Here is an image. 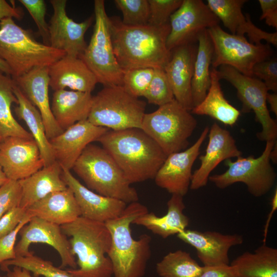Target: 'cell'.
Wrapping results in <instances>:
<instances>
[{
  "mask_svg": "<svg viewBox=\"0 0 277 277\" xmlns=\"http://www.w3.org/2000/svg\"><path fill=\"white\" fill-rule=\"evenodd\" d=\"M146 103L123 86H104L95 95L87 120L112 130L141 128Z\"/></svg>",
  "mask_w": 277,
  "mask_h": 277,
  "instance_id": "7",
  "label": "cell"
},
{
  "mask_svg": "<svg viewBox=\"0 0 277 277\" xmlns=\"http://www.w3.org/2000/svg\"><path fill=\"white\" fill-rule=\"evenodd\" d=\"M177 238L194 247L203 266L229 264L230 249L243 243L242 235L223 234L217 231L205 232L185 229L179 233Z\"/></svg>",
  "mask_w": 277,
  "mask_h": 277,
  "instance_id": "20",
  "label": "cell"
},
{
  "mask_svg": "<svg viewBox=\"0 0 277 277\" xmlns=\"http://www.w3.org/2000/svg\"><path fill=\"white\" fill-rule=\"evenodd\" d=\"M95 23L90 42L80 57L104 86H122L123 71L115 57L110 19L103 0L94 1Z\"/></svg>",
  "mask_w": 277,
  "mask_h": 277,
  "instance_id": "9",
  "label": "cell"
},
{
  "mask_svg": "<svg viewBox=\"0 0 277 277\" xmlns=\"http://www.w3.org/2000/svg\"><path fill=\"white\" fill-rule=\"evenodd\" d=\"M66 54L37 42L31 31L17 25L12 18L0 22V57L9 66L12 78L31 69L49 67Z\"/></svg>",
  "mask_w": 277,
  "mask_h": 277,
  "instance_id": "6",
  "label": "cell"
},
{
  "mask_svg": "<svg viewBox=\"0 0 277 277\" xmlns=\"http://www.w3.org/2000/svg\"><path fill=\"white\" fill-rule=\"evenodd\" d=\"M31 219V216L26 212L25 217L18 226L12 231L0 239V264L5 261L14 259L16 257L15 252L16 237L20 230L30 221Z\"/></svg>",
  "mask_w": 277,
  "mask_h": 277,
  "instance_id": "44",
  "label": "cell"
},
{
  "mask_svg": "<svg viewBox=\"0 0 277 277\" xmlns=\"http://www.w3.org/2000/svg\"><path fill=\"white\" fill-rule=\"evenodd\" d=\"M13 78L25 96L40 112L48 140L61 134L63 130L54 118L49 102L48 67L34 68Z\"/></svg>",
  "mask_w": 277,
  "mask_h": 277,
  "instance_id": "23",
  "label": "cell"
},
{
  "mask_svg": "<svg viewBox=\"0 0 277 277\" xmlns=\"http://www.w3.org/2000/svg\"><path fill=\"white\" fill-rule=\"evenodd\" d=\"M246 0H208L207 5L211 11L222 21L231 34L241 36L246 34L250 43H267L276 46L277 32L269 33L257 27L252 22L250 15L242 12Z\"/></svg>",
  "mask_w": 277,
  "mask_h": 277,
  "instance_id": "22",
  "label": "cell"
},
{
  "mask_svg": "<svg viewBox=\"0 0 277 277\" xmlns=\"http://www.w3.org/2000/svg\"><path fill=\"white\" fill-rule=\"evenodd\" d=\"M0 277H9V276H8L6 275H3V276L0 275Z\"/></svg>",
  "mask_w": 277,
  "mask_h": 277,
  "instance_id": "55",
  "label": "cell"
},
{
  "mask_svg": "<svg viewBox=\"0 0 277 277\" xmlns=\"http://www.w3.org/2000/svg\"><path fill=\"white\" fill-rule=\"evenodd\" d=\"M150 68L132 69L123 71V87L130 94L139 97L143 96L154 74Z\"/></svg>",
  "mask_w": 277,
  "mask_h": 277,
  "instance_id": "39",
  "label": "cell"
},
{
  "mask_svg": "<svg viewBox=\"0 0 277 277\" xmlns=\"http://www.w3.org/2000/svg\"><path fill=\"white\" fill-rule=\"evenodd\" d=\"M220 21L202 0H183L169 19L170 30L166 41L167 49L197 42L204 30L219 25Z\"/></svg>",
  "mask_w": 277,
  "mask_h": 277,
  "instance_id": "13",
  "label": "cell"
},
{
  "mask_svg": "<svg viewBox=\"0 0 277 277\" xmlns=\"http://www.w3.org/2000/svg\"><path fill=\"white\" fill-rule=\"evenodd\" d=\"M9 179L6 176L3 168L0 165V187L6 183Z\"/></svg>",
  "mask_w": 277,
  "mask_h": 277,
  "instance_id": "54",
  "label": "cell"
},
{
  "mask_svg": "<svg viewBox=\"0 0 277 277\" xmlns=\"http://www.w3.org/2000/svg\"><path fill=\"white\" fill-rule=\"evenodd\" d=\"M217 76L234 86L238 97L242 103V112L252 110L255 118L262 126V131L257 134L258 139L263 141H276L277 124L272 118L267 106L266 96L268 90L260 80L244 75L232 67L222 65L216 69Z\"/></svg>",
  "mask_w": 277,
  "mask_h": 277,
  "instance_id": "12",
  "label": "cell"
},
{
  "mask_svg": "<svg viewBox=\"0 0 277 277\" xmlns=\"http://www.w3.org/2000/svg\"><path fill=\"white\" fill-rule=\"evenodd\" d=\"M32 217H37L60 226L71 223L81 216L74 194L67 188L51 193L26 210Z\"/></svg>",
  "mask_w": 277,
  "mask_h": 277,
  "instance_id": "26",
  "label": "cell"
},
{
  "mask_svg": "<svg viewBox=\"0 0 277 277\" xmlns=\"http://www.w3.org/2000/svg\"><path fill=\"white\" fill-rule=\"evenodd\" d=\"M266 101L270 106V110L276 116L277 115V93L272 92L270 93L268 92L266 96Z\"/></svg>",
  "mask_w": 277,
  "mask_h": 277,
  "instance_id": "51",
  "label": "cell"
},
{
  "mask_svg": "<svg viewBox=\"0 0 277 277\" xmlns=\"http://www.w3.org/2000/svg\"><path fill=\"white\" fill-rule=\"evenodd\" d=\"M209 141L204 155L199 157L200 166L192 173L190 189L205 186L211 172L222 161L242 156L235 141L227 130L213 123L208 132Z\"/></svg>",
  "mask_w": 277,
  "mask_h": 277,
  "instance_id": "18",
  "label": "cell"
},
{
  "mask_svg": "<svg viewBox=\"0 0 277 277\" xmlns=\"http://www.w3.org/2000/svg\"><path fill=\"white\" fill-rule=\"evenodd\" d=\"M271 211L269 212L268 217L267 218V220L266 221V222L265 225L263 243H266L265 242L266 240V237L267 235L268 227L270 224V222L271 221L273 214L274 213V212L276 211L277 209V189H275V191H274V193L273 195L272 198L271 199Z\"/></svg>",
  "mask_w": 277,
  "mask_h": 277,
  "instance_id": "49",
  "label": "cell"
},
{
  "mask_svg": "<svg viewBox=\"0 0 277 277\" xmlns=\"http://www.w3.org/2000/svg\"><path fill=\"white\" fill-rule=\"evenodd\" d=\"M92 97L89 92L66 89L54 91L51 110L57 124L63 131L78 122L87 120Z\"/></svg>",
  "mask_w": 277,
  "mask_h": 277,
  "instance_id": "28",
  "label": "cell"
},
{
  "mask_svg": "<svg viewBox=\"0 0 277 277\" xmlns=\"http://www.w3.org/2000/svg\"><path fill=\"white\" fill-rule=\"evenodd\" d=\"M108 130L94 125L87 120L73 124L49 140L56 161L62 168L70 170L85 148L97 141Z\"/></svg>",
  "mask_w": 277,
  "mask_h": 277,
  "instance_id": "19",
  "label": "cell"
},
{
  "mask_svg": "<svg viewBox=\"0 0 277 277\" xmlns=\"http://www.w3.org/2000/svg\"><path fill=\"white\" fill-rule=\"evenodd\" d=\"M26 210L17 206L9 210L0 218V239L18 226L25 217Z\"/></svg>",
  "mask_w": 277,
  "mask_h": 277,
  "instance_id": "45",
  "label": "cell"
},
{
  "mask_svg": "<svg viewBox=\"0 0 277 277\" xmlns=\"http://www.w3.org/2000/svg\"><path fill=\"white\" fill-rule=\"evenodd\" d=\"M270 159L273 163H276L277 162V145L275 142L270 154Z\"/></svg>",
  "mask_w": 277,
  "mask_h": 277,
  "instance_id": "53",
  "label": "cell"
},
{
  "mask_svg": "<svg viewBox=\"0 0 277 277\" xmlns=\"http://www.w3.org/2000/svg\"><path fill=\"white\" fill-rule=\"evenodd\" d=\"M18 234L21 239L15 246L16 256L29 254L30 252L29 248L32 243L46 244L52 247L60 255L61 259L60 268L67 266L73 269L77 268L69 241L60 225L34 216L23 227Z\"/></svg>",
  "mask_w": 277,
  "mask_h": 277,
  "instance_id": "16",
  "label": "cell"
},
{
  "mask_svg": "<svg viewBox=\"0 0 277 277\" xmlns=\"http://www.w3.org/2000/svg\"><path fill=\"white\" fill-rule=\"evenodd\" d=\"M0 165L9 180L19 181L44 167L33 138L8 137L0 142Z\"/></svg>",
  "mask_w": 277,
  "mask_h": 277,
  "instance_id": "17",
  "label": "cell"
},
{
  "mask_svg": "<svg viewBox=\"0 0 277 277\" xmlns=\"http://www.w3.org/2000/svg\"><path fill=\"white\" fill-rule=\"evenodd\" d=\"M109 19L114 53L123 71L142 68L164 69L171 55L166 46L169 23L161 26H130L118 18Z\"/></svg>",
  "mask_w": 277,
  "mask_h": 277,
  "instance_id": "1",
  "label": "cell"
},
{
  "mask_svg": "<svg viewBox=\"0 0 277 277\" xmlns=\"http://www.w3.org/2000/svg\"><path fill=\"white\" fill-rule=\"evenodd\" d=\"M0 71L6 75L12 76V71L8 64L0 57Z\"/></svg>",
  "mask_w": 277,
  "mask_h": 277,
  "instance_id": "52",
  "label": "cell"
},
{
  "mask_svg": "<svg viewBox=\"0 0 277 277\" xmlns=\"http://www.w3.org/2000/svg\"><path fill=\"white\" fill-rule=\"evenodd\" d=\"M4 271L7 272L9 277H32L29 270L17 266H13L12 270L7 268Z\"/></svg>",
  "mask_w": 277,
  "mask_h": 277,
  "instance_id": "50",
  "label": "cell"
},
{
  "mask_svg": "<svg viewBox=\"0 0 277 277\" xmlns=\"http://www.w3.org/2000/svg\"><path fill=\"white\" fill-rule=\"evenodd\" d=\"M69 240L73 255L77 256L76 269H68L71 277H112L111 263L107 256L111 238L104 223L80 216L60 226Z\"/></svg>",
  "mask_w": 277,
  "mask_h": 277,
  "instance_id": "4",
  "label": "cell"
},
{
  "mask_svg": "<svg viewBox=\"0 0 277 277\" xmlns=\"http://www.w3.org/2000/svg\"><path fill=\"white\" fill-rule=\"evenodd\" d=\"M23 16L22 10L10 5L5 0H0V22L6 18L21 19Z\"/></svg>",
  "mask_w": 277,
  "mask_h": 277,
  "instance_id": "48",
  "label": "cell"
},
{
  "mask_svg": "<svg viewBox=\"0 0 277 277\" xmlns=\"http://www.w3.org/2000/svg\"><path fill=\"white\" fill-rule=\"evenodd\" d=\"M62 178L73 192L81 216L84 218L105 223L118 217L127 205L122 201L90 190L81 183L69 170L62 168Z\"/></svg>",
  "mask_w": 277,
  "mask_h": 277,
  "instance_id": "21",
  "label": "cell"
},
{
  "mask_svg": "<svg viewBox=\"0 0 277 277\" xmlns=\"http://www.w3.org/2000/svg\"><path fill=\"white\" fill-rule=\"evenodd\" d=\"M196 50L193 44L177 47L171 51L164 70L175 100L188 111L193 108L191 81Z\"/></svg>",
  "mask_w": 277,
  "mask_h": 277,
  "instance_id": "24",
  "label": "cell"
},
{
  "mask_svg": "<svg viewBox=\"0 0 277 277\" xmlns=\"http://www.w3.org/2000/svg\"><path fill=\"white\" fill-rule=\"evenodd\" d=\"M28 11L38 29V32L43 39L44 44L49 46L48 24L45 20L46 6L44 0H19Z\"/></svg>",
  "mask_w": 277,
  "mask_h": 277,
  "instance_id": "41",
  "label": "cell"
},
{
  "mask_svg": "<svg viewBox=\"0 0 277 277\" xmlns=\"http://www.w3.org/2000/svg\"><path fill=\"white\" fill-rule=\"evenodd\" d=\"M207 31L213 47L212 68L227 65L244 75L252 76L253 66L273 55L269 44H252L245 36L226 32L219 25Z\"/></svg>",
  "mask_w": 277,
  "mask_h": 277,
  "instance_id": "11",
  "label": "cell"
},
{
  "mask_svg": "<svg viewBox=\"0 0 277 277\" xmlns=\"http://www.w3.org/2000/svg\"><path fill=\"white\" fill-rule=\"evenodd\" d=\"M197 42L198 47L191 81V93L194 107L203 101L210 87V66L213 54V47L207 29L199 35Z\"/></svg>",
  "mask_w": 277,
  "mask_h": 277,
  "instance_id": "33",
  "label": "cell"
},
{
  "mask_svg": "<svg viewBox=\"0 0 277 277\" xmlns=\"http://www.w3.org/2000/svg\"><path fill=\"white\" fill-rule=\"evenodd\" d=\"M252 76L261 80L268 91L277 92V59L272 57L256 63L252 70Z\"/></svg>",
  "mask_w": 277,
  "mask_h": 277,
  "instance_id": "42",
  "label": "cell"
},
{
  "mask_svg": "<svg viewBox=\"0 0 277 277\" xmlns=\"http://www.w3.org/2000/svg\"><path fill=\"white\" fill-rule=\"evenodd\" d=\"M262 15L260 19H265L266 23L269 26L277 28V1L259 0Z\"/></svg>",
  "mask_w": 277,
  "mask_h": 277,
  "instance_id": "46",
  "label": "cell"
},
{
  "mask_svg": "<svg viewBox=\"0 0 277 277\" xmlns=\"http://www.w3.org/2000/svg\"><path fill=\"white\" fill-rule=\"evenodd\" d=\"M235 277H277V249L263 243L245 252L230 264Z\"/></svg>",
  "mask_w": 277,
  "mask_h": 277,
  "instance_id": "31",
  "label": "cell"
},
{
  "mask_svg": "<svg viewBox=\"0 0 277 277\" xmlns=\"http://www.w3.org/2000/svg\"><path fill=\"white\" fill-rule=\"evenodd\" d=\"M197 124L190 111L174 99L154 112L145 113L141 129L168 155L186 149Z\"/></svg>",
  "mask_w": 277,
  "mask_h": 277,
  "instance_id": "8",
  "label": "cell"
},
{
  "mask_svg": "<svg viewBox=\"0 0 277 277\" xmlns=\"http://www.w3.org/2000/svg\"><path fill=\"white\" fill-rule=\"evenodd\" d=\"M143 97L149 103L159 107L175 99L164 69H154L152 78Z\"/></svg>",
  "mask_w": 277,
  "mask_h": 277,
  "instance_id": "38",
  "label": "cell"
},
{
  "mask_svg": "<svg viewBox=\"0 0 277 277\" xmlns=\"http://www.w3.org/2000/svg\"><path fill=\"white\" fill-rule=\"evenodd\" d=\"M53 13L48 24L49 46L67 55L80 57L87 47L85 34L93 17L77 23L67 14L66 0L50 1Z\"/></svg>",
  "mask_w": 277,
  "mask_h": 277,
  "instance_id": "15",
  "label": "cell"
},
{
  "mask_svg": "<svg viewBox=\"0 0 277 277\" xmlns=\"http://www.w3.org/2000/svg\"><path fill=\"white\" fill-rule=\"evenodd\" d=\"M114 3L123 14L122 23L127 26L148 24L149 6L148 0H115Z\"/></svg>",
  "mask_w": 277,
  "mask_h": 277,
  "instance_id": "37",
  "label": "cell"
},
{
  "mask_svg": "<svg viewBox=\"0 0 277 277\" xmlns=\"http://www.w3.org/2000/svg\"><path fill=\"white\" fill-rule=\"evenodd\" d=\"M276 141H268L258 157L242 156L232 161L227 160V169L223 173L210 175L208 181L218 188L225 189L236 183H243L253 196L261 197L273 187L276 173L270 164V152Z\"/></svg>",
  "mask_w": 277,
  "mask_h": 277,
  "instance_id": "10",
  "label": "cell"
},
{
  "mask_svg": "<svg viewBox=\"0 0 277 277\" xmlns=\"http://www.w3.org/2000/svg\"><path fill=\"white\" fill-rule=\"evenodd\" d=\"M211 84L203 101L194 107L191 112L204 115L225 125L232 126L237 122L241 112L231 105L224 97L216 73V69L210 70Z\"/></svg>",
  "mask_w": 277,
  "mask_h": 277,
  "instance_id": "32",
  "label": "cell"
},
{
  "mask_svg": "<svg viewBox=\"0 0 277 277\" xmlns=\"http://www.w3.org/2000/svg\"><path fill=\"white\" fill-rule=\"evenodd\" d=\"M209 130V128L206 127L191 146L167 156L154 178L157 186L172 194L184 196L187 194L190 189L193 165Z\"/></svg>",
  "mask_w": 277,
  "mask_h": 277,
  "instance_id": "14",
  "label": "cell"
},
{
  "mask_svg": "<svg viewBox=\"0 0 277 277\" xmlns=\"http://www.w3.org/2000/svg\"><path fill=\"white\" fill-rule=\"evenodd\" d=\"M92 191L127 204L137 202L138 195L111 156L103 148L90 144L72 168Z\"/></svg>",
  "mask_w": 277,
  "mask_h": 277,
  "instance_id": "5",
  "label": "cell"
},
{
  "mask_svg": "<svg viewBox=\"0 0 277 277\" xmlns=\"http://www.w3.org/2000/svg\"><path fill=\"white\" fill-rule=\"evenodd\" d=\"M49 87L54 91L68 88L91 93L98 83L93 72L80 57L66 55L48 67Z\"/></svg>",
  "mask_w": 277,
  "mask_h": 277,
  "instance_id": "25",
  "label": "cell"
},
{
  "mask_svg": "<svg viewBox=\"0 0 277 277\" xmlns=\"http://www.w3.org/2000/svg\"><path fill=\"white\" fill-rule=\"evenodd\" d=\"M14 84L11 76L0 71V142L10 136L33 138L12 114L11 105L17 104L13 90Z\"/></svg>",
  "mask_w": 277,
  "mask_h": 277,
  "instance_id": "34",
  "label": "cell"
},
{
  "mask_svg": "<svg viewBox=\"0 0 277 277\" xmlns=\"http://www.w3.org/2000/svg\"><path fill=\"white\" fill-rule=\"evenodd\" d=\"M18 181L22 190L19 206L25 209L49 194L68 188L62 178V168L57 161Z\"/></svg>",
  "mask_w": 277,
  "mask_h": 277,
  "instance_id": "27",
  "label": "cell"
},
{
  "mask_svg": "<svg viewBox=\"0 0 277 277\" xmlns=\"http://www.w3.org/2000/svg\"><path fill=\"white\" fill-rule=\"evenodd\" d=\"M21 195L18 181L9 180L0 187V218L10 209L19 206Z\"/></svg>",
  "mask_w": 277,
  "mask_h": 277,
  "instance_id": "43",
  "label": "cell"
},
{
  "mask_svg": "<svg viewBox=\"0 0 277 277\" xmlns=\"http://www.w3.org/2000/svg\"><path fill=\"white\" fill-rule=\"evenodd\" d=\"M202 269L189 253L182 250L168 253L156 265L160 277H199Z\"/></svg>",
  "mask_w": 277,
  "mask_h": 277,
  "instance_id": "35",
  "label": "cell"
},
{
  "mask_svg": "<svg viewBox=\"0 0 277 277\" xmlns=\"http://www.w3.org/2000/svg\"><path fill=\"white\" fill-rule=\"evenodd\" d=\"M14 93L17 100L14 111L19 120L25 121L30 134L36 142L44 162V167L54 163L53 152L46 133L42 115L38 109L28 100L15 83Z\"/></svg>",
  "mask_w": 277,
  "mask_h": 277,
  "instance_id": "30",
  "label": "cell"
},
{
  "mask_svg": "<svg viewBox=\"0 0 277 277\" xmlns=\"http://www.w3.org/2000/svg\"><path fill=\"white\" fill-rule=\"evenodd\" d=\"M199 277H235L230 264L203 266Z\"/></svg>",
  "mask_w": 277,
  "mask_h": 277,
  "instance_id": "47",
  "label": "cell"
},
{
  "mask_svg": "<svg viewBox=\"0 0 277 277\" xmlns=\"http://www.w3.org/2000/svg\"><path fill=\"white\" fill-rule=\"evenodd\" d=\"M167 213L158 216L148 212L135 219L132 224L144 226L153 233L166 239L186 229L189 219L184 213L185 205L183 196L172 194L167 203Z\"/></svg>",
  "mask_w": 277,
  "mask_h": 277,
  "instance_id": "29",
  "label": "cell"
},
{
  "mask_svg": "<svg viewBox=\"0 0 277 277\" xmlns=\"http://www.w3.org/2000/svg\"><path fill=\"white\" fill-rule=\"evenodd\" d=\"M130 184L154 179L167 155L140 128L108 130L97 140Z\"/></svg>",
  "mask_w": 277,
  "mask_h": 277,
  "instance_id": "2",
  "label": "cell"
},
{
  "mask_svg": "<svg viewBox=\"0 0 277 277\" xmlns=\"http://www.w3.org/2000/svg\"><path fill=\"white\" fill-rule=\"evenodd\" d=\"M0 266L3 271L11 266L23 268L32 272L34 277H71L67 270L55 267L51 261L35 255L31 252L25 256H17L5 261Z\"/></svg>",
  "mask_w": 277,
  "mask_h": 277,
  "instance_id": "36",
  "label": "cell"
},
{
  "mask_svg": "<svg viewBox=\"0 0 277 277\" xmlns=\"http://www.w3.org/2000/svg\"><path fill=\"white\" fill-rule=\"evenodd\" d=\"M148 25L161 26L169 23L171 15L181 6L183 0H148Z\"/></svg>",
  "mask_w": 277,
  "mask_h": 277,
  "instance_id": "40",
  "label": "cell"
},
{
  "mask_svg": "<svg viewBox=\"0 0 277 277\" xmlns=\"http://www.w3.org/2000/svg\"><path fill=\"white\" fill-rule=\"evenodd\" d=\"M144 205L128 204L117 217L106 222L111 238L107 256L112 266L113 277H143L151 256V236L147 234L133 238L131 224L137 217L147 213Z\"/></svg>",
  "mask_w": 277,
  "mask_h": 277,
  "instance_id": "3",
  "label": "cell"
}]
</instances>
